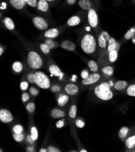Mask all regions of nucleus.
<instances>
[{
    "mask_svg": "<svg viewBox=\"0 0 135 152\" xmlns=\"http://www.w3.org/2000/svg\"><path fill=\"white\" fill-rule=\"evenodd\" d=\"M40 152H47V149H45V148H41L39 150Z\"/></svg>",
    "mask_w": 135,
    "mask_h": 152,
    "instance_id": "nucleus-52",
    "label": "nucleus"
},
{
    "mask_svg": "<svg viewBox=\"0 0 135 152\" xmlns=\"http://www.w3.org/2000/svg\"><path fill=\"white\" fill-rule=\"evenodd\" d=\"M10 4L15 9L21 10L25 7L26 3L25 0H10Z\"/></svg>",
    "mask_w": 135,
    "mask_h": 152,
    "instance_id": "nucleus-12",
    "label": "nucleus"
},
{
    "mask_svg": "<svg viewBox=\"0 0 135 152\" xmlns=\"http://www.w3.org/2000/svg\"><path fill=\"white\" fill-rule=\"evenodd\" d=\"M35 84L42 89H47L50 87V81L44 72L38 71L34 73Z\"/></svg>",
    "mask_w": 135,
    "mask_h": 152,
    "instance_id": "nucleus-4",
    "label": "nucleus"
},
{
    "mask_svg": "<svg viewBox=\"0 0 135 152\" xmlns=\"http://www.w3.org/2000/svg\"><path fill=\"white\" fill-rule=\"evenodd\" d=\"M128 87V82L126 81L119 80L115 82L113 84V87L117 91H123Z\"/></svg>",
    "mask_w": 135,
    "mask_h": 152,
    "instance_id": "nucleus-15",
    "label": "nucleus"
},
{
    "mask_svg": "<svg viewBox=\"0 0 135 152\" xmlns=\"http://www.w3.org/2000/svg\"><path fill=\"white\" fill-rule=\"evenodd\" d=\"M39 10L42 12H46L49 10V4L46 0H39L37 4Z\"/></svg>",
    "mask_w": 135,
    "mask_h": 152,
    "instance_id": "nucleus-18",
    "label": "nucleus"
},
{
    "mask_svg": "<svg viewBox=\"0 0 135 152\" xmlns=\"http://www.w3.org/2000/svg\"><path fill=\"white\" fill-rule=\"evenodd\" d=\"M64 120H60V121H58V122L56 123V127L58 128V129H61L63 128L64 126Z\"/></svg>",
    "mask_w": 135,
    "mask_h": 152,
    "instance_id": "nucleus-46",
    "label": "nucleus"
},
{
    "mask_svg": "<svg viewBox=\"0 0 135 152\" xmlns=\"http://www.w3.org/2000/svg\"><path fill=\"white\" fill-rule=\"evenodd\" d=\"M59 35V30L56 28H50L47 30L44 33V37L47 38L53 39Z\"/></svg>",
    "mask_w": 135,
    "mask_h": 152,
    "instance_id": "nucleus-13",
    "label": "nucleus"
},
{
    "mask_svg": "<svg viewBox=\"0 0 135 152\" xmlns=\"http://www.w3.org/2000/svg\"><path fill=\"white\" fill-rule=\"evenodd\" d=\"M134 35H135V25L127 30V32L124 35L123 38L126 41H128L129 39H131Z\"/></svg>",
    "mask_w": 135,
    "mask_h": 152,
    "instance_id": "nucleus-25",
    "label": "nucleus"
},
{
    "mask_svg": "<svg viewBox=\"0 0 135 152\" xmlns=\"http://www.w3.org/2000/svg\"><path fill=\"white\" fill-rule=\"evenodd\" d=\"M3 51H4V49L2 48V46H1V47H0V55H1V56L3 55Z\"/></svg>",
    "mask_w": 135,
    "mask_h": 152,
    "instance_id": "nucleus-51",
    "label": "nucleus"
},
{
    "mask_svg": "<svg viewBox=\"0 0 135 152\" xmlns=\"http://www.w3.org/2000/svg\"><path fill=\"white\" fill-rule=\"evenodd\" d=\"M49 70L52 75L55 76L56 77H59L60 80L63 78L64 73L60 70V69L55 64H52L49 67Z\"/></svg>",
    "mask_w": 135,
    "mask_h": 152,
    "instance_id": "nucleus-10",
    "label": "nucleus"
},
{
    "mask_svg": "<svg viewBox=\"0 0 135 152\" xmlns=\"http://www.w3.org/2000/svg\"><path fill=\"white\" fill-rule=\"evenodd\" d=\"M101 79V75L96 73H93L91 75H89L88 77L83 79L82 81V84L84 86H88L98 82Z\"/></svg>",
    "mask_w": 135,
    "mask_h": 152,
    "instance_id": "nucleus-7",
    "label": "nucleus"
},
{
    "mask_svg": "<svg viewBox=\"0 0 135 152\" xmlns=\"http://www.w3.org/2000/svg\"><path fill=\"white\" fill-rule=\"evenodd\" d=\"M35 149L33 146H28L26 148V151H29V152H32L34 151Z\"/></svg>",
    "mask_w": 135,
    "mask_h": 152,
    "instance_id": "nucleus-48",
    "label": "nucleus"
},
{
    "mask_svg": "<svg viewBox=\"0 0 135 152\" xmlns=\"http://www.w3.org/2000/svg\"><path fill=\"white\" fill-rule=\"evenodd\" d=\"M61 47L62 49L70 52L74 51L76 49V45L74 43L68 40L64 41L61 44Z\"/></svg>",
    "mask_w": 135,
    "mask_h": 152,
    "instance_id": "nucleus-11",
    "label": "nucleus"
},
{
    "mask_svg": "<svg viewBox=\"0 0 135 152\" xmlns=\"http://www.w3.org/2000/svg\"><path fill=\"white\" fill-rule=\"evenodd\" d=\"M29 92L32 96H37L38 95L39 91L35 87H31V88L29 89Z\"/></svg>",
    "mask_w": 135,
    "mask_h": 152,
    "instance_id": "nucleus-40",
    "label": "nucleus"
},
{
    "mask_svg": "<svg viewBox=\"0 0 135 152\" xmlns=\"http://www.w3.org/2000/svg\"><path fill=\"white\" fill-rule=\"evenodd\" d=\"M88 66L90 70V71L92 72L93 73H96L99 70L98 63L93 60L89 61L88 62Z\"/></svg>",
    "mask_w": 135,
    "mask_h": 152,
    "instance_id": "nucleus-26",
    "label": "nucleus"
},
{
    "mask_svg": "<svg viewBox=\"0 0 135 152\" xmlns=\"http://www.w3.org/2000/svg\"><path fill=\"white\" fill-rule=\"evenodd\" d=\"M13 139L17 142H20L23 141V140L24 138V134H23V133H14V134H13Z\"/></svg>",
    "mask_w": 135,
    "mask_h": 152,
    "instance_id": "nucleus-35",
    "label": "nucleus"
},
{
    "mask_svg": "<svg viewBox=\"0 0 135 152\" xmlns=\"http://www.w3.org/2000/svg\"><path fill=\"white\" fill-rule=\"evenodd\" d=\"M27 80L30 83L35 84V79H34V73H31L27 75Z\"/></svg>",
    "mask_w": 135,
    "mask_h": 152,
    "instance_id": "nucleus-41",
    "label": "nucleus"
},
{
    "mask_svg": "<svg viewBox=\"0 0 135 152\" xmlns=\"http://www.w3.org/2000/svg\"><path fill=\"white\" fill-rule=\"evenodd\" d=\"M77 115V107L75 105H72L69 112V115L70 118H74Z\"/></svg>",
    "mask_w": 135,
    "mask_h": 152,
    "instance_id": "nucleus-30",
    "label": "nucleus"
},
{
    "mask_svg": "<svg viewBox=\"0 0 135 152\" xmlns=\"http://www.w3.org/2000/svg\"><path fill=\"white\" fill-rule=\"evenodd\" d=\"M100 34L102 35V37H103L105 39H106V41H107V42H109V41L110 38H111V37L110 36V35H109L106 31H102Z\"/></svg>",
    "mask_w": 135,
    "mask_h": 152,
    "instance_id": "nucleus-45",
    "label": "nucleus"
},
{
    "mask_svg": "<svg viewBox=\"0 0 135 152\" xmlns=\"http://www.w3.org/2000/svg\"><path fill=\"white\" fill-rule=\"evenodd\" d=\"M75 124L77 126V127H78V128H80V129H82L85 126L84 121H83L82 120H81V119H77L75 121Z\"/></svg>",
    "mask_w": 135,
    "mask_h": 152,
    "instance_id": "nucleus-39",
    "label": "nucleus"
},
{
    "mask_svg": "<svg viewBox=\"0 0 135 152\" xmlns=\"http://www.w3.org/2000/svg\"><path fill=\"white\" fill-rule=\"evenodd\" d=\"M50 115L53 118L58 119V118H62L65 116L64 112L58 109H54L50 112Z\"/></svg>",
    "mask_w": 135,
    "mask_h": 152,
    "instance_id": "nucleus-20",
    "label": "nucleus"
},
{
    "mask_svg": "<svg viewBox=\"0 0 135 152\" xmlns=\"http://www.w3.org/2000/svg\"><path fill=\"white\" fill-rule=\"evenodd\" d=\"M13 132L15 133H21L23 132V127L19 124L15 125L13 127Z\"/></svg>",
    "mask_w": 135,
    "mask_h": 152,
    "instance_id": "nucleus-37",
    "label": "nucleus"
},
{
    "mask_svg": "<svg viewBox=\"0 0 135 152\" xmlns=\"http://www.w3.org/2000/svg\"><path fill=\"white\" fill-rule=\"evenodd\" d=\"M98 45L101 49L104 50L107 48L108 42L102 37V35L101 34H99L98 37Z\"/></svg>",
    "mask_w": 135,
    "mask_h": 152,
    "instance_id": "nucleus-17",
    "label": "nucleus"
},
{
    "mask_svg": "<svg viewBox=\"0 0 135 152\" xmlns=\"http://www.w3.org/2000/svg\"><path fill=\"white\" fill-rule=\"evenodd\" d=\"M110 83L103 82L95 87L94 94L97 98L104 101H110L113 98V93L111 90L112 85Z\"/></svg>",
    "mask_w": 135,
    "mask_h": 152,
    "instance_id": "nucleus-1",
    "label": "nucleus"
},
{
    "mask_svg": "<svg viewBox=\"0 0 135 152\" xmlns=\"http://www.w3.org/2000/svg\"></svg>",
    "mask_w": 135,
    "mask_h": 152,
    "instance_id": "nucleus-57",
    "label": "nucleus"
},
{
    "mask_svg": "<svg viewBox=\"0 0 135 152\" xmlns=\"http://www.w3.org/2000/svg\"><path fill=\"white\" fill-rule=\"evenodd\" d=\"M67 1V3L70 4V5H73L74 4V3H75L77 0H66Z\"/></svg>",
    "mask_w": 135,
    "mask_h": 152,
    "instance_id": "nucleus-50",
    "label": "nucleus"
},
{
    "mask_svg": "<svg viewBox=\"0 0 135 152\" xmlns=\"http://www.w3.org/2000/svg\"><path fill=\"white\" fill-rule=\"evenodd\" d=\"M126 145L130 150H132L135 148V134L129 136L126 139Z\"/></svg>",
    "mask_w": 135,
    "mask_h": 152,
    "instance_id": "nucleus-19",
    "label": "nucleus"
},
{
    "mask_svg": "<svg viewBox=\"0 0 135 152\" xmlns=\"http://www.w3.org/2000/svg\"><path fill=\"white\" fill-rule=\"evenodd\" d=\"M127 95L130 96L135 97V84H130L127 87Z\"/></svg>",
    "mask_w": 135,
    "mask_h": 152,
    "instance_id": "nucleus-31",
    "label": "nucleus"
},
{
    "mask_svg": "<svg viewBox=\"0 0 135 152\" xmlns=\"http://www.w3.org/2000/svg\"><path fill=\"white\" fill-rule=\"evenodd\" d=\"M130 132V129L127 127H123L121 129L119 130L118 136L119 138L121 140H125L128 134Z\"/></svg>",
    "mask_w": 135,
    "mask_h": 152,
    "instance_id": "nucleus-24",
    "label": "nucleus"
},
{
    "mask_svg": "<svg viewBox=\"0 0 135 152\" xmlns=\"http://www.w3.org/2000/svg\"><path fill=\"white\" fill-rule=\"evenodd\" d=\"M87 17L88 22L90 26L93 28H96L98 26L99 20L97 13L94 9L90 8L88 10Z\"/></svg>",
    "mask_w": 135,
    "mask_h": 152,
    "instance_id": "nucleus-5",
    "label": "nucleus"
},
{
    "mask_svg": "<svg viewBox=\"0 0 135 152\" xmlns=\"http://www.w3.org/2000/svg\"><path fill=\"white\" fill-rule=\"evenodd\" d=\"M65 92L70 95H75L79 92L78 87L74 84H68L64 87Z\"/></svg>",
    "mask_w": 135,
    "mask_h": 152,
    "instance_id": "nucleus-9",
    "label": "nucleus"
},
{
    "mask_svg": "<svg viewBox=\"0 0 135 152\" xmlns=\"http://www.w3.org/2000/svg\"><path fill=\"white\" fill-rule=\"evenodd\" d=\"M12 69L15 72L20 73L23 70V66L21 62L15 61V62H14L12 64Z\"/></svg>",
    "mask_w": 135,
    "mask_h": 152,
    "instance_id": "nucleus-29",
    "label": "nucleus"
},
{
    "mask_svg": "<svg viewBox=\"0 0 135 152\" xmlns=\"http://www.w3.org/2000/svg\"><path fill=\"white\" fill-rule=\"evenodd\" d=\"M32 22L34 26L39 30H44L48 28L49 24L47 22L41 17H36L33 18Z\"/></svg>",
    "mask_w": 135,
    "mask_h": 152,
    "instance_id": "nucleus-6",
    "label": "nucleus"
},
{
    "mask_svg": "<svg viewBox=\"0 0 135 152\" xmlns=\"http://www.w3.org/2000/svg\"><path fill=\"white\" fill-rule=\"evenodd\" d=\"M27 63L31 69L36 70L42 67L43 61L41 57L37 52L31 51L28 52L27 56Z\"/></svg>",
    "mask_w": 135,
    "mask_h": 152,
    "instance_id": "nucleus-3",
    "label": "nucleus"
},
{
    "mask_svg": "<svg viewBox=\"0 0 135 152\" xmlns=\"http://www.w3.org/2000/svg\"><path fill=\"white\" fill-rule=\"evenodd\" d=\"M81 22V19L78 16H73L70 17L68 21H67V24L68 26L70 27H73V26H77L78 24H80Z\"/></svg>",
    "mask_w": 135,
    "mask_h": 152,
    "instance_id": "nucleus-23",
    "label": "nucleus"
},
{
    "mask_svg": "<svg viewBox=\"0 0 135 152\" xmlns=\"http://www.w3.org/2000/svg\"><path fill=\"white\" fill-rule=\"evenodd\" d=\"M69 96L67 95H60V96L58 98V104L60 107H63V106L66 105L67 103L69 101Z\"/></svg>",
    "mask_w": 135,
    "mask_h": 152,
    "instance_id": "nucleus-27",
    "label": "nucleus"
},
{
    "mask_svg": "<svg viewBox=\"0 0 135 152\" xmlns=\"http://www.w3.org/2000/svg\"><path fill=\"white\" fill-rule=\"evenodd\" d=\"M30 99V96H29V95L27 93V92H25V93H23L21 95V100L23 102H26V101H27L28 99Z\"/></svg>",
    "mask_w": 135,
    "mask_h": 152,
    "instance_id": "nucleus-44",
    "label": "nucleus"
},
{
    "mask_svg": "<svg viewBox=\"0 0 135 152\" xmlns=\"http://www.w3.org/2000/svg\"><path fill=\"white\" fill-rule=\"evenodd\" d=\"M88 76H89V73L87 70H84L82 71L81 73V77L82 79H85L88 78Z\"/></svg>",
    "mask_w": 135,
    "mask_h": 152,
    "instance_id": "nucleus-47",
    "label": "nucleus"
},
{
    "mask_svg": "<svg viewBox=\"0 0 135 152\" xmlns=\"http://www.w3.org/2000/svg\"><path fill=\"white\" fill-rule=\"evenodd\" d=\"M31 136L32 139L35 141L38 140V130L35 127H32L31 130Z\"/></svg>",
    "mask_w": 135,
    "mask_h": 152,
    "instance_id": "nucleus-34",
    "label": "nucleus"
},
{
    "mask_svg": "<svg viewBox=\"0 0 135 152\" xmlns=\"http://www.w3.org/2000/svg\"><path fill=\"white\" fill-rule=\"evenodd\" d=\"M13 120V117L10 112L7 109L0 110V121L4 123H9Z\"/></svg>",
    "mask_w": 135,
    "mask_h": 152,
    "instance_id": "nucleus-8",
    "label": "nucleus"
},
{
    "mask_svg": "<svg viewBox=\"0 0 135 152\" xmlns=\"http://www.w3.org/2000/svg\"><path fill=\"white\" fill-rule=\"evenodd\" d=\"M46 1H54V0H46Z\"/></svg>",
    "mask_w": 135,
    "mask_h": 152,
    "instance_id": "nucleus-55",
    "label": "nucleus"
},
{
    "mask_svg": "<svg viewBox=\"0 0 135 152\" xmlns=\"http://www.w3.org/2000/svg\"><path fill=\"white\" fill-rule=\"evenodd\" d=\"M119 44L116 42V39L113 38L111 37L108 42V45H107V53H109L110 51L115 50V49H117L118 50L119 46Z\"/></svg>",
    "mask_w": 135,
    "mask_h": 152,
    "instance_id": "nucleus-14",
    "label": "nucleus"
},
{
    "mask_svg": "<svg viewBox=\"0 0 135 152\" xmlns=\"http://www.w3.org/2000/svg\"><path fill=\"white\" fill-rule=\"evenodd\" d=\"M133 1H135V0H133Z\"/></svg>",
    "mask_w": 135,
    "mask_h": 152,
    "instance_id": "nucleus-56",
    "label": "nucleus"
},
{
    "mask_svg": "<svg viewBox=\"0 0 135 152\" xmlns=\"http://www.w3.org/2000/svg\"><path fill=\"white\" fill-rule=\"evenodd\" d=\"M97 42L92 35L86 34L83 37L81 42V48L86 54L91 55L95 53L97 50Z\"/></svg>",
    "mask_w": 135,
    "mask_h": 152,
    "instance_id": "nucleus-2",
    "label": "nucleus"
},
{
    "mask_svg": "<svg viewBox=\"0 0 135 152\" xmlns=\"http://www.w3.org/2000/svg\"><path fill=\"white\" fill-rule=\"evenodd\" d=\"M40 49L41 50V52L46 54V55H47L50 53V49L49 48V47L48 46V45L46 44V43H42L40 44Z\"/></svg>",
    "mask_w": 135,
    "mask_h": 152,
    "instance_id": "nucleus-33",
    "label": "nucleus"
},
{
    "mask_svg": "<svg viewBox=\"0 0 135 152\" xmlns=\"http://www.w3.org/2000/svg\"><path fill=\"white\" fill-rule=\"evenodd\" d=\"M80 151H81V152H87L88 151H87V150H85V149H81V150H80Z\"/></svg>",
    "mask_w": 135,
    "mask_h": 152,
    "instance_id": "nucleus-54",
    "label": "nucleus"
},
{
    "mask_svg": "<svg viewBox=\"0 0 135 152\" xmlns=\"http://www.w3.org/2000/svg\"><path fill=\"white\" fill-rule=\"evenodd\" d=\"M61 150H60L59 148L55 147L54 146L52 145H49L47 148V152H60Z\"/></svg>",
    "mask_w": 135,
    "mask_h": 152,
    "instance_id": "nucleus-43",
    "label": "nucleus"
},
{
    "mask_svg": "<svg viewBox=\"0 0 135 152\" xmlns=\"http://www.w3.org/2000/svg\"><path fill=\"white\" fill-rule=\"evenodd\" d=\"M79 6L85 10H88L92 8V3L90 0H80L78 2Z\"/></svg>",
    "mask_w": 135,
    "mask_h": 152,
    "instance_id": "nucleus-22",
    "label": "nucleus"
},
{
    "mask_svg": "<svg viewBox=\"0 0 135 152\" xmlns=\"http://www.w3.org/2000/svg\"><path fill=\"white\" fill-rule=\"evenodd\" d=\"M4 23L6 28L10 30H12L15 29V24L13 20L9 17H6L4 20Z\"/></svg>",
    "mask_w": 135,
    "mask_h": 152,
    "instance_id": "nucleus-28",
    "label": "nucleus"
},
{
    "mask_svg": "<svg viewBox=\"0 0 135 152\" xmlns=\"http://www.w3.org/2000/svg\"><path fill=\"white\" fill-rule=\"evenodd\" d=\"M118 50L115 49L108 53V61L110 63H114L116 61L118 57Z\"/></svg>",
    "mask_w": 135,
    "mask_h": 152,
    "instance_id": "nucleus-21",
    "label": "nucleus"
},
{
    "mask_svg": "<svg viewBox=\"0 0 135 152\" xmlns=\"http://www.w3.org/2000/svg\"><path fill=\"white\" fill-rule=\"evenodd\" d=\"M101 72L106 77H110L113 75L114 68L111 66H106L101 69Z\"/></svg>",
    "mask_w": 135,
    "mask_h": 152,
    "instance_id": "nucleus-16",
    "label": "nucleus"
},
{
    "mask_svg": "<svg viewBox=\"0 0 135 152\" xmlns=\"http://www.w3.org/2000/svg\"><path fill=\"white\" fill-rule=\"evenodd\" d=\"M60 90V88H59V86H53L52 87V91H53V92H57V91H59Z\"/></svg>",
    "mask_w": 135,
    "mask_h": 152,
    "instance_id": "nucleus-49",
    "label": "nucleus"
},
{
    "mask_svg": "<svg viewBox=\"0 0 135 152\" xmlns=\"http://www.w3.org/2000/svg\"><path fill=\"white\" fill-rule=\"evenodd\" d=\"M45 43H46L50 49H54L58 46V43H56L55 41H54L52 39L47 38L46 41H45Z\"/></svg>",
    "mask_w": 135,
    "mask_h": 152,
    "instance_id": "nucleus-32",
    "label": "nucleus"
},
{
    "mask_svg": "<svg viewBox=\"0 0 135 152\" xmlns=\"http://www.w3.org/2000/svg\"><path fill=\"white\" fill-rule=\"evenodd\" d=\"M26 110L30 112V113H33L35 110V105L34 102H31L28 103L26 106Z\"/></svg>",
    "mask_w": 135,
    "mask_h": 152,
    "instance_id": "nucleus-36",
    "label": "nucleus"
},
{
    "mask_svg": "<svg viewBox=\"0 0 135 152\" xmlns=\"http://www.w3.org/2000/svg\"><path fill=\"white\" fill-rule=\"evenodd\" d=\"M20 88L22 90L25 91L28 89V84L27 81H22L20 84Z\"/></svg>",
    "mask_w": 135,
    "mask_h": 152,
    "instance_id": "nucleus-42",
    "label": "nucleus"
},
{
    "mask_svg": "<svg viewBox=\"0 0 135 152\" xmlns=\"http://www.w3.org/2000/svg\"><path fill=\"white\" fill-rule=\"evenodd\" d=\"M25 1L27 4L32 7H35L37 6V4H38L36 0H25Z\"/></svg>",
    "mask_w": 135,
    "mask_h": 152,
    "instance_id": "nucleus-38",
    "label": "nucleus"
},
{
    "mask_svg": "<svg viewBox=\"0 0 135 152\" xmlns=\"http://www.w3.org/2000/svg\"><path fill=\"white\" fill-rule=\"evenodd\" d=\"M131 39V41H132L133 44L135 45V35H134Z\"/></svg>",
    "mask_w": 135,
    "mask_h": 152,
    "instance_id": "nucleus-53",
    "label": "nucleus"
}]
</instances>
